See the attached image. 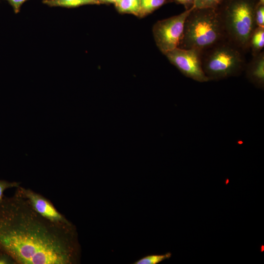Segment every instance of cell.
Returning a JSON list of instances; mask_svg holds the SVG:
<instances>
[{"label":"cell","instance_id":"cell-1","mask_svg":"<svg viewBox=\"0 0 264 264\" xmlns=\"http://www.w3.org/2000/svg\"><path fill=\"white\" fill-rule=\"evenodd\" d=\"M0 250L16 264H76L81 255L74 225L43 217L17 189L0 202Z\"/></svg>","mask_w":264,"mask_h":264},{"label":"cell","instance_id":"cell-2","mask_svg":"<svg viewBox=\"0 0 264 264\" xmlns=\"http://www.w3.org/2000/svg\"><path fill=\"white\" fill-rule=\"evenodd\" d=\"M258 0H223L216 10L227 39L244 52L249 49L250 36L256 24L255 12Z\"/></svg>","mask_w":264,"mask_h":264},{"label":"cell","instance_id":"cell-3","mask_svg":"<svg viewBox=\"0 0 264 264\" xmlns=\"http://www.w3.org/2000/svg\"><path fill=\"white\" fill-rule=\"evenodd\" d=\"M216 8H196L187 17L182 40L179 48L200 52L226 39Z\"/></svg>","mask_w":264,"mask_h":264},{"label":"cell","instance_id":"cell-4","mask_svg":"<svg viewBox=\"0 0 264 264\" xmlns=\"http://www.w3.org/2000/svg\"><path fill=\"white\" fill-rule=\"evenodd\" d=\"M244 52L227 38L201 52L202 69L208 80L239 75L246 65Z\"/></svg>","mask_w":264,"mask_h":264},{"label":"cell","instance_id":"cell-5","mask_svg":"<svg viewBox=\"0 0 264 264\" xmlns=\"http://www.w3.org/2000/svg\"><path fill=\"white\" fill-rule=\"evenodd\" d=\"M194 8L185 10L179 15L157 21L153 33L156 44L164 54L179 47L182 40L185 20Z\"/></svg>","mask_w":264,"mask_h":264},{"label":"cell","instance_id":"cell-6","mask_svg":"<svg viewBox=\"0 0 264 264\" xmlns=\"http://www.w3.org/2000/svg\"><path fill=\"white\" fill-rule=\"evenodd\" d=\"M200 53L197 50L177 47L164 55L186 77L202 83L209 80L202 69Z\"/></svg>","mask_w":264,"mask_h":264},{"label":"cell","instance_id":"cell-7","mask_svg":"<svg viewBox=\"0 0 264 264\" xmlns=\"http://www.w3.org/2000/svg\"><path fill=\"white\" fill-rule=\"evenodd\" d=\"M33 209L46 219L62 225H71V223L61 214L53 204L42 195L29 189L20 186L17 188Z\"/></svg>","mask_w":264,"mask_h":264},{"label":"cell","instance_id":"cell-8","mask_svg":"<svg viewBox=\"0 0 264 264\" xmlns=\"http://www.w3.org/2000/svg\"><path fill=\"white\" fill-rule=\"evenodd\" d=\"M247 79L255 87L263 89L264 87V53L262 51L253 56L244 69Z\"/></svg>","mask_w":264,"mask_h":264},{"label":"cell","instance_id":"cell-9","mask_svg":"<svg viewBox=\"0 0 264 264\" xmlns=\"http://www.w3.org/2000/svg\"><path fill=\"white\" fill-rule=\"evenodd\" d=\"M264 46V27L256 26L252 32L249 42V48L252 56L262 51Z\"/></svg>","mask_w":264,"mask_h":264},{"label":"cell","instance_id":"cell-10","mask_svg":"<svg viewBox=\"0 0 264 264\" xmlns=\"http://www.w3.org/2000/svg\"><path fill=\"white\" fill-rule=\"evenodd\" d=\"M43 3L50 7L75 8L84 5L100 4L97 0H43Z\"/></svg>","mask_w":264,"mask_h":264},{"label":"cell","instance_id":"cell-11","mask_svg":"<svg viewBox=\"0 0 264 264\" xmlns=\"http://www.w3.org/2000/svg\"><path fill=\"white\" fill-rule=\"evenodd\" d=\"M114 5L119 13L131 14L138 17L140 0H120Z\"/></svg>","mask_w":264,"mask_h":264},{"label":"cell","instance_id":"cell-12","mask_svg":"<svg viewBox=\"0 0 264 264\" xmlns=\"http://www.w3.org/2000/svg\"><path fill=\"white\" fill-rule=\"evenodd\" d=\"M168 2V0H140L139 18H143L157 10Z\"/></svg>","mask_w":264,"mask_h":264},{"label":"cell","instance_id":"cell-13","mask_svg":"<svg viewBox=\"0 0 264 264\" xmlns=\"http://www.w3.org/2000/svg\"><path fill=\"white\" fill-rule=\"evenodd\" d=\"M172 254L170 252L162 255H151L145 256L137 261L135 264H157L160 262L169 259Z\"/></svg>","mask_w":264,"mask_h":264},{"label":"cell","instance_id":"cell-14","mask_svg":"<svg viewBox=\"0 0 264 264\" xmlns=\"http://www.w3.org/2000/svg\"><path fill=\"white\" fill-rule=\"evenodd\" d=\"M255 20L257 26L264 27V4L258 2L255 12Z\"/></svg>","mask_w":264,"mask_h":264},{"label":"cell","instance_id":"cell-15","mask_svg":"<svg viewBox=\"0 0 264 264\" xmlns=\"http://www.w3.org/2000/svg\"><path fill=\"white\" fill-rule=\"evenodd\" d=\"M20 186V182L13 181L10 182L5 180H0V202L4 197V191L10 188H18Z\"/></svg>","mask_w":264,"mask_h":264},{"label":"cell","instance_id":"cell-16","mask_svg":"<svg viewBox=\"0 0 264 264\" xmlns=\"http://www.w3.org/2000/svg\"><path fill=\"white\" fill-rule=\"evenodd\" d=\"M218 5L216 0H195L196 8H216Z\"/></svg>","mask_w":264,"mask_h":264},{"label":"cell","instance_id":"cell-17","mask_svg":"<svg viewBox=\"0 0 264 264\" xmlns=\"http://www.w3.org/2000/svg\"><path fill=\"white\" fill-rule=\"evenodd\" d=\"M0 264H16V263L9 254L0 250Z\"/></svg>","mask_w":264,"mask_h":264},{"label":"cell","instance_id":"cell-18","mask_svg":"<svg viewBox=\"0 0 264 264\" xmlns=\"http://www.w3.org/2000/svg\"><path fill=\"white\" fill-rule=\"evenodd\" d=\"M10 5L12 7L13 11L15 14L20 12L21 7L24 2L28 0H6Z\"/></svg>","mask_w":264,"mask_h":264},{"label":"cell","instance_id":"cell-19","mask_svg":"<svg viewBox=\"0 0 264 264\" xmlns=\"http://www.w3.org/2000/svg\"><path fill=\"white\" fill-rule=\"evenodd\" d=\"M184 6L185 10H189L194 7L195 0H171Z\"/></svg>","mask_w":264,"mask_h":264},{"label":"cell","instance_id":"cell-20","mask_svg":"<svg viewBox=\"0 0 264 264\" xmlns=\"http://www.w3.org/2000/svg\"><path fill=\"white\" fill-rule=\"evenodd\" d=\"M120 0H103V3H113L114 5L117 3Z\"/></svg>","mask_w":264,"mask_h":264},{"label":"cell","instance_id":"cell-21","mask_svg":"<svg viewBox=\"0 0 264 264\" xmlns=\"http://www.w3.org/2000/svg\"><path fill=\"white\" fill-rule=\"evenodd\" d=\"M216 0L218 2V3L219 4V3H220L223 0Z\"/></svg>","mask_w":264,"mask_h":264},{"label":"cell","instance_id":"cell-22","mask_svg":"<svg viewBox=\"0 0 264 264\" xmlns=\"http://www.w3.org/2000/svg\"><path fill=\"white\" fill-rule=\"evenodd\" d=\"M258 1L264 4V0H258Z\"/></svg>","mask_w":264,"mask_h":264},{"label":"cell","instance_id":"cell-23","mask_svg":"<svg viewBox=\"0 0 264 264\" xmlns=\"http://www.w3.org/2000/svg\"><path fill=\"white\" fill-rule=\"evenodd\" d=\"M98 0V1H99V2L101 3H101H103V2H102L103 0Z\"/></svg>","mask_w":264,"mask_h":264}]
</instances>
